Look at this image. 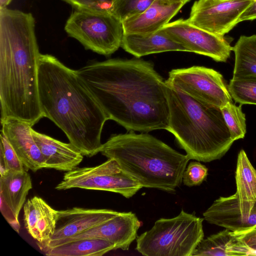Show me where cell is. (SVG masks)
I'll return each mask as SVG.
<instances>
[{"label": "cell", "instance_id": "cell-30", "mask_svg": "<svg viewBox=\"0 0 256 256\" xmlns=\"http://www.w3.org/2000/svg\"><path fill=\"white\" fill-rule=\"evenodd\" d=\"M208 170L204 164L198 162H190L185 169L182 182L188 186L200 185L206 178Z\"/></svg>", "mask_w": 256, "mask_h": 256}, {"label": "cell", "instance_id": "cell-36", "mask_svg": "<svg viewBox=\"0 0 256 256\" xmlns=\"http://www.w3.org/2000/svg\"></svg>", "mask_w": 256, "mask_h": 256}, {"label": "cell", "instance_id": "cell-9", "mask_svg": "<svg viewBox=\"0 0 256 256\" xmlns=\"http://www.w3.org/2000/svg\"><path fill=\"white\" fill-rule=\"evenodd\" d=\"M72 188L108 191L130 198L142 187L124 172L116 161L108 158L95 166L76 168L67 172L56 187L58 190Z\"/></svg>", "mask_w": 256, "mask_h": 256}, {"label": "cell", "instance_id": "cell-32", "mask_svg": "<svg viewBox=\"0 0 256 256\" xmlns=\"http://www.w3.org/2000/svg\"><path fill=\"white\" fill-rule=\"evenodd\" d=\"M0 209L2 214L12 228L18 233L20 225L18 220V217L1 196H0Z\"/></svg>", "mask_w": 256, "mask_h": 256}, {"label": "cell", "instance_id": "cell-25", "mask_svg": "<svg viewBox=\"0 0 256 256\" xmlns=\"http://www.w3.org/2000/svg\"><path fill=\"white\" fill-rule=\"evenodd\" d=\"M228 88L236 102L256 105V76L232 78Z\"/></svg>", "mask_w": 256, "mask_h": 256}, {"label": "cell", "instance_id": "cell-11", "mask_svg": "<svg viewBox=\"0 0 256 256\" xmlns=\"http://www.w3.org/2000/svg\"><path fill=\"white\" fill-rule=\"evenodd\" d=\"M188 52L208 56L218 62H226L232 47L224 36H218L189 23L182 18L169 22L162 28Z\"/></svg>", "mask_w": 256, "mask_h": 256}, {"label": "cell", "instance_id": "cell-17", "mask_svg": "<svg viewBox=\"0 0 256 256\" xmlns=\"http://www.w3.org/2000/svg\"><path fill=\"white\" fill-rule=\"evenodd\" d=\"M32 135L44 160V168L69 172L83 160L80 152L71 143H64L32 129Z\"/></svg>", "mask_w": 256, "mask_h": 256}, {"label": "cell", "instance_id": "cell-20", "mask_svg": "<svg viewBox=\"0 0 256 256\" xmlns=\"http://www.w3.org/2000/svg\"><path fill=\"white\" fill-rule=\"evenodd\" d=\"M32 188L31 177L26 170L10 171L0 176V196L18 217Z\"/></svg>", "mask_w": 256, "mask_h": 256}, {"label": "cell", "instance_id": "cell-22", "mask_svg": "<svg viewBox=\"0 0 256 256\" xmlns=\"http://www.w3.org/2000/svg\"><path fill=\"white\" fill-rule=\"evenodd\" d=\"M114 250V245L107 240L84 238L45 248L42 250L48 256H100Z\"/></svg>", "mask_w": 256, "mask_h": 256}, {"label": "cell", "instance_id": "cell-31", "mask_svg": "<svg viewBox=\"0 0 256 256\" xmlns=\"http://www.w3.org/2000/svg\"><path fill=\"white\" fill-rule=\"evenodd\" d=\"M234 234L240 244L248 250V256L256 255V228Z\"/></svg>", "mask_w": 256, "mask_h": 256}, {"label": "cell", "instance_id": "cell-24", "mask_svg": "<svg viewBox=\"0 0 256 256\" xmlns=\"http://www.w3.org/2000/svg\"><path fill=\"white\" fill-rule=\"evenodd\" d=\"M236 191L240 202L256 200V170L244 150L238 153L235 175Z\"/></svg>", "mask_w": 256, "mask_h": 256}, {"label": "cell", "instance_id": "cell-1", "mask_svg": "<svg viewBox=\"0 0 256 256\" xmlns=\"http://www.w3.org/2000/svg\"><path fill=\"white\" fill-rule=\"evenodd\" d=\"M76 71L108 120L128 132L166 130L168 86L151 62L112 58Z\"/></svg>", "mask_w": 256, "mask_h": 256}, {"label": "cell", "instance_id": "cell-28", "mask_svg": "<svg viewBox=\"0 0 256 256\" xmlns=\"http://www.w3.org/2000/svg\"><path fill=\"white\" fill-rule=\"evenodd\" d=\"M154 0H114L112 14L123 22L144 11Z\"/></svg>", "mask_w": 256, "mask_h": 256}, {"label": "cell", "instance_id": "cell-33", "mask_svg": "<svg viewBox=\"0 0 256 256\" xmlns=\"http://www.w3.org/2000/svg\"><path fill=\"white\" fill-rule=\"evenodd\" d=\"M256 19V1L248 7L240 16L238 23L243 21L252 20Z\"/></svg>", "mask_w": 256, "mask_h": 256}, {"label": "cell", "instance_id": "cell-15", "mask_svg": "<svg viewBox=\"0 0 256 256\" xmlns=\"http://www.w3.org/2000/svg\"><path fill=\"white\" fill-rule=\"evenodd\" d=\"M118 212L108 209L80 208L58 210L54 233L46 242L62 240L74 236L111 218Z\"/></svg>", "mask_w": 256, "mask_h": 256}, {"label": "cell", "instance_id": "cell-3", "mask_svg": "<svg viewBox=\"0 0 256 256\" xmlns=\"http://www.w3.org/2000/svg\"><path fill=\"white\" fill-rule=\"evenodd\" d=\"M40 54L33 15L0 8V120L14 118L32 126L44 117L38 90Z\"/></svg>", "mask_w": 256, "mask_h": 256}, {"label": "cell", "instance_id": "cell-34", "mask_svg": "<svg viewBox=\"0 0 256 256\" xmlns=\"http://www.w3.org/2000/svg\"><path fill=\"white\" fill-rule=\"evenodd\" d=\"M12 0H0V9L7 8Z\"/></svg>", "mask_w": 256, "mask_h": 256}, {"label": "cell", "instance_id": "cell-4", "mask_svg": "<svg viewBox=\"0 0 256 256\" xmlns=\"http://www.w3.org/2000/svg\"><path fill=\"white\" fill-rule=\"evenodd\" d=\"M100 152L117 162L142 188L174 192L182 181L190 160L148 134L129 131L114 134L102 144Z\"/></svg>", "mask_w": 256, "mask_h": 256}, {"label": "cell", "instance_id": "cell-19", "mask_svg": "<svg viewBox=\"0 0 256 256\" xmlns=\"http://www.w3.org/2000/svg\"><path fill=\"white\" fill-rule=\"evenodd\" d=\"M121 46L138 58L166 52H188L161 29L148 34H124Z\"/></svg>", "mask_w": 256, "mask_h": 256}, {"label": "cell", "instance_id": "cell-12", "mask_svg": "<svg viewBox=\"0 0 256 256\" xmlns=\"http://www.w3.org/2000/svg\"><path fill=\"white\" fill-rule=\"evenodd\" d=\"M140 226L141 222L135 214L130 212H118L111 218L71 237L37 244L42 250L76 240L96 238L111 242L114 245V250H126L136 239L138 230Z\"/></svg>", "mask_w": 256, "mask_h": 256}, {"label": "cell", "instance_id": "cell-26", "mask_svg": "<svg viewBox=\"0 0 256 256\" xmlns=\"http://www.w3.org/2000/svg\"><path fill=\"white\" fill-rule=\"evenodd\" d=\"M242 106H236L232 102L220 108L234 141L244 138L246 134V116Z\"/></svg>", "mask_w": 256, "mask_h": 256}, {"label": "cell", "instance_id": "cell-14", "mask_svg": "<svg viewBox=\"0 0 256 256\" xmlns=\"http://www.w3.org/2000/svg\"><path fill=\"white\" fill-rule=\"evenodd\" d=\"M1 131L11 144L26 170L44 168V160L32 135V126L14 118L1 120Z\"/></svg>", "mask_w": 256, "mask_h": 256}, {"label": "cell", "instance_id": "cell-23", "mask_svg": "<svg viewBox=\"0 0 256 256\" xmlns=\"http://www.w3.org/2000/svg\"><path fill=\"white\" fill-rule=\"evenodd\" d=\"M233 78L256 76V34L242 36L233 46Z\"/></svg>", "mask_w": 256, "mask_h": 256}, {"label": "cell", "instance_id": "cell-27", "mask_svg": "<svg viewBox=\"0 0 256 256\" xmlns=\"http://www.w3.org/2000/svg\"><path fill=\"white\" fill-rule=\"evenodd\" d=\"M24 170L26 168L23 163L4 133L1 131L0 134V176L4 175L10 171Z\"/></svg>", "mask_w": 256, "mask_h": 256}, {"label": "cell", "instance_id": "cell-35", "mask_svg": "<svg viewBox=\"0 0 256 256\" xmlns=\"http://www.w3.org/2000/svg\"><path fill=\"white\" fill-rule=\"evenodd\" d=\"M184 0L187 2H189L190 0Z\"/></svg>", "mask_w": 256, "mask_h": 256}, {"label": "cell", "instance_id": "cell-7", "mask_svg": "<svg viewBox=\"0 0 256 256\" xmlns=\"http://www.w3.org/2000/svg\"><path fill=\"white\" fill-rule=\"evenodd\" d=\"M64 30L86 50L108 56L121 46L122 22L114 15L76 10L67 20Z\"/></svg>", "mask_w": 256, "mask_h": 256}, {"label": "cell", "instance_id": "cell-8", "mask_svg": "<svg viewBox=\"0 0 256 256\" xmlns=\"http://www.w3.org/2000/svg\"><path fill=\"white\" fill-rule=\"evenodd\" d=\"M167 86L208 106L220 108L232 102L222 74L202 66L173 69L165 80Z\"/></svg>", "mask_w": 256, "mask_h": 256}, {"label": "cell", "instance_id": "cell-6", "mask_svg": "<svg viewBox=\"0 0 256 256\" xmlns=\"http://www.w3.org/2000/svg\"><path fill=\"white\" fill-rule=\"evenodd\" d=\"M203 220L183 210L173 218H161L138 236L136 250L146 256H192L204 238Z\"/></svg>", "mask_w": 256, "mask_h": 256}, {"label": "cell", "instance_id": "cell-5", "mask_svg": "<svg viewBox=\"0 0 256 256\" xmlns=\"http://www.w3.org/2000/svg\"><path fill=\"white\" fill-rule=\"evenodd\" d=\"M167 92L170 118L166 130L190 159L208 162L222 158L234 141L220 109L204 105L168 86Z\"/></svg>", "mask_w": 256, "mask_h": 256}, {"label": "cell", "instance_id": "cell-13", "mask_svg": "<svg viewBox=\"0 0 256 256\" xmlns=\"http://www.w3.org/2000/svg\"><path fill=\"white\" fill-rule=\"evenodd\" d=\"M203 216L210 224L234 232L256 228V200L240 202L235 194L221 196L204 212Z\"/></svg>", "mask_w": 256, "mask_h": 256}, {"label": "cell", "instance_id": "cell-10", "mask_svg": "<svg viewBox=\"0 0 256 256\" xmlns=\"http://www.w3.org/2000/svg\"><path fill=\"white\" fill-rule=\"evenodd\" d=\"M254 0H198L193 4L187 21L212 34L224 36L238 24Z\"/></svg>", "mask_w": 256, "mask_h": 256}, {"label": "cell", "instance_id": "cell-16", "mask_svg": "<svg viewBox=\"0 0 256 256\" xmlns=\"http://www.w3.org/2000/svg\"><path fill=\"white\" fill-rule=\"evenodd\" d=\"M186 3L184 0H154L142 12L122 22L124 34H148L156 32Z\"/></svg>", "mask_w": 256, "mask_h": 256}, {"label": "cell", "instance_id": "cell-21", "mask_svg": "<svg viewBox=\"0 0 256 256\" xmlns=\"http://www.w3.org/2000/svg\"><path fill=\"white\" fill-rule=\"evenodd\" d=\"M246 250L237 239L234 232L225 229L202 239L198 244L194 256H248Z\"/></svg>", "mask_w": 256, "mask_h": 256}, {"label": "cell", "instance_id": "cell-29", "mask_svg": "<svg viewBox=\"0 0 256 256\" xmlns=\"http://www.w3.org/2000/svg\"><path fill=\"white\" fill-rule=\"evenodd\" d=\"M62 0L70 4L76 10L112 14L114 0Z\"/></svg>", "mask_w": 256, "mask_h": 256}, {"label": "cell", "instance_id": "cell-18", "mask_svg": "<svg viewBox=\"0 0 256 256\" xmlns=\"http://www.w3.org/2000/svg\"><path fill=\"white\" fill-rule=\"evenodd\" d=\"M58 217V210L52 208L40 197L34 196L24 204L25 228L38 242H46L52 238Z\"/></svg>", "mask_w": 256, "mask_h": 256}, {"label": "cell", "instance_id": "cell-2", "mask_svg": "<svg viewBox=\"0 0 256 256\" xmlns=\"http://www.w3.org/2000/svg\"><path fill=\"white\" fill-rule=\"evenodd\" d=\"M38 90L43 116L60 128L84 156L100 152L102 132L108 118L76 70L40 54Z\"/></svg>", "mask_w": 256, "mask_h": 256}]
</instances>
